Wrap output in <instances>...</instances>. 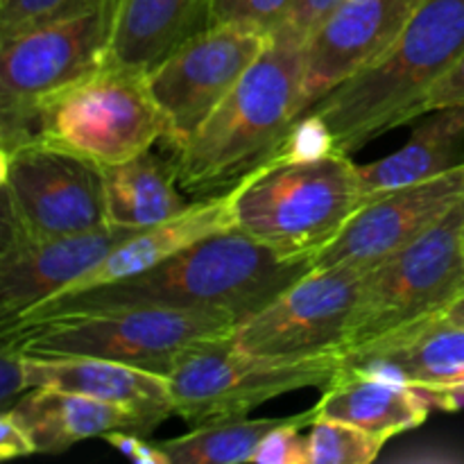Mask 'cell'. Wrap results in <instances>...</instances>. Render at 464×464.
Masks as SVG:
<instances>
[{
  "label": "cell",
  "mask_w": 464,
  "mask_h": 464,
  "mask_svg": "<svg viewBox=\"0 0 464 464\" xmlns=\"http://www.w3.org/2000/svg\"><path fill=\"white\" fill-rule=\"evenodd\" d=\"M306 272H311V263L284 261L266 245L231 227L195 240L140 275L57 295L3 326V331L54 317L122 308H211L245 320Z\"/></svg>",
  "instance_id": "cell-1"
},
{
  "label": "cell",
  "mask_w": 464,
  "mask_h": 464,
  "mask_svg": "<svg viewBox=\"0 0 464 464\" xmlns=\"http://www.w3.org/2000/svg\"><path fill=\"white\" fill-rule=\"evenodd\" d=\"M304 44L293 27H279L208 121L170 150L181 190L220 198L281 152L302 113Z\"/></svg>",
  "instance_id": "cell-2"
},
{
  "label": "cell",
  "mask_w": 464,
  "mask_h": 464,
  "mask_svg": "<svg viewBox=\"0 0 464 464\" xmlns=\"http://www.w3.org/2000/svg\"><path fill=\"white\" fill-rule=\"evenodd\" d=\"M464 54V0H421L394 44L306 113L331 134L335 152L352 157L426 113L430 86ZM304 113V116H306Z\"/></svg>",
  "instance_id": "cell-3"
},
{
  "label": "cell",
  "mask_w": 464,
  "mask_h": 464,
  "mask_svg": "<svg viewBox=\"0 0 464 464\" xmlns=\"http://www.w3.org/2000/svg\"><path fill=\"white\" fill-rule=\"evenodd\" d=\"M234 227L284 261L311 263L362 204L349 154L279 152L229 193Z\"/></svg>",
  "instance_id": "cell-4"
},
{
  "label": "cell",
  "mask_w": 464,
  "mask_h": 464,
  "mask_svg": "<svg viewBox=\"0 0 464 464\" xmlns=\"http://www.w3.org/2000/svg\"><path fill=\"white\" fill-rule=\"evenodd\" d=\"M238 317L211 308H122L3 331L25 356H86L170 376L188 349L225 338Z\"/></svg>",
  "instance_id": "cell-5"
},
{
  "label": "cell",
  "mask_w": 464,
  "mask_h": 464,
  "mask_svg": "<svg viewBox=\"0 0 464 464\" xmlns=\"http://www.w3.org/2000/svg\"><path fill=\"white\" fill-rule=\"evenodd\" d=\"M30 139L109 168L166 139V118L154 102L148 71L104 59L36 107L25 140Z\"/></svg>",
  "instance_id": "cell-6"
},
{
  "label": "cell",
  "mask_w": 464,
  "mask_h": 464,
  "mask_svg": "<svg viewBox=\"0 0 464 464\" xmlns=\"http://www.w3.org/2000/svg\"><path fill=\"white\" fill-rule=\"evenodd\" d=\"M464 295V199L421 238L365 270L340 356L433 322Z\"/></svg>",
  "instance_id": "cell-7"
},
{
  "label": "cell",
  "mask_w": 464,
  "mask_h": 464,
  "mask_svg": "<svg viewBox=\"0 0 464 464\" xmlns=\"http://www.w3.org/2000/svg\"><path fill=\"white\" fill-rule=\"evenodd\" d=\"M343 365V356L276 358L245 352L227 334L188 349L168 381L175 415L202 426L245 417L252 408L285 392L324 388Z\"/></svg>",
  "instance_id": "cell-8"
},
{
  "label": "cell",
  "mask_w": 464,
  "mask_h": 464,
  "mask_svg": "<svg viewBox=\"0 0 464 464\" xmlns=\"http://www.w3.org/2000/svg\"><path fill=\"white\" fill-rule=\"evenodd\" d=\"M111 12L107 0L62 14L0 39V143L27 139L36 107L98 68L107 57Z\"/></svg>",
  "instance_id": "cell-9"
},
{
  "label": "cell",
  "mask_w": 464,
  "mask_h": 464,
  "mask_svg": "<svg viewBox=\"0 0 464 464\" xmlns=\"http://www.w3.org/2000/svg\"><path fill=\"white\" fill-rule=\"evenodd\" d=\"M109 225L98 163L41 139L3 150V227L53 238Z\"/></svg>",
  "instance_id": "cell-10"
},
{
  "label": "cell",
  "mask_w": 464,
  "mask_h": 464,
  "mask_svg": "<svg viewBox=\"0 0 464 464\" xmlns=\"http://www.w3.org/2000/svg\"><path fill=\"white\" fill-rule=\"evenodd\" d=\"M267 39L263 32L227 21L190 36L150 68L148 84L166 118L168 148L190 140L261 57Z\"/></svg>",
  "instance_id": "cell-11"
},
{
  "label": "cell",
  "mask_w": 464,
  "mask_h": 464,
  "mask_svg": "<svg viewBox=\"0 0 464 464\" xmlns=\"http://www.w3.org/2000/svg\"><path fill=\"white\" fill-rule=\"evenodd\" d=\"M362 275L358 266L311 267L270 304L240 320L229 340L263 356H340Z\"/></svg>",
  "instance_id": "cell-12"
},
{
  "label": "cell",
  "mask_w": 464,
  "mask_h": 464,
  "mask_svg": "<svg viewBox=\"0 0 464 464\" xmlns=\"http://www.w3.org/2000/svg\"><path fill=\"white\" fill-rule=\"evenodd\" d=\"M464 199V163L429 181L367 198L338 236L311 261L313 270L376 263L401 252L433 229Z\"/></svg>",
  "instance_id": "cell-13"
},
{
  "label": "cell",
  "mask_w": 464,
  "mask_h": 464,
  "mask_svg": "<svg viewBox=\"0 0 464 464\" xmlns=\"http://www.w3.org/2000/svg\"><path fill=\"white\" fill-rule=\"evenodd\" d=\"M140 229L109 225L98 231L34 238L3 227L0 247V320L12 324L39 304L66 293L118 245Z\"/></svg>",
  "instance_id": "cell-14"
},
{
  "label": "cell",
  "mask_w": 464,
  "mask_h": 464,
  "mask_svg": "<svg viewBox=\"0 0 464 464\" xmlns=\"http://www.w3.org/2000/svg\"><path fill=\"white\" fill-rule=\"evenodd\" d=\"M421 0H343L304 44L299 118L394 44Z\"/></svg>",
  "instance_id": "cell-15"
},
{
  "label": "cell",
  "mask_w": 464,
  "mask_h": 464,
  "mask_svg": "<svg viewBox=\"0 0 464 464\" xmlns=\"http://www.w3.org/2000/svg\"><path fill=\"white\" fill-rule=\"evenodd\" d=\"M30 388H59L113 403L139 417L148 430L175 415L168 376L86 356H27Z\"/></svg>",
  "instance_id": "cell-16"
},
{
  "label": "cell",
  "mask_w": 464,
  "mask_h": 464,
  "mask_svg": "<svg viewBox=\"0 0 464 464\" xmlns=\"http://www.w3.org/2000/svg\"><path fill=\"white\" fill-rule=\"evenodd\" d=\"M430 408L429 399L403 381L343 365L313 411L315 420L347 421L388 442L424 424Z\"/></svg>",
  "instance_id": "cell-17"
},
{
  "label": "cell",
  "mask_w": 464,
  "mask_h": 464,
  "mask_svg": "<svg viewBox=\"0 0 464 464\" xmlns=\"http://www.w3.org/2000/svg\"><path fill=\"white\" fill-rule=\"evenodd\" d=\"M344 365L392 376L426 399L464 379V329L433 320L343 356Z\"/></svg>",
  "instance_id": "cell-18"
},
{
  "label": "cell",
  "mask_w": 464,
  "mask_h": 464,
  "mask_svg": "<svg viewBox=\"0 0 464 464\" xmlns=\"http://www.w3.org/2000/svg\"><path fill=\"white\" fill-rule=\"evenodd\" d=\"M213 0H121L107 62L150 71L190 36L211 27Z\"/></svg>",
  "instance_id": "cell-19"
},
{
  "label": "cell",
  "mask_w": 464,
  "mask_h": 464,
  "mask_svg": "<svg viewBox=\"0 0 464 464\" xmlns=\"http://www.w3.org/2000/svg\"><path fill=\"white\" fill-rule=\"evenodd\" d=\"M27 430L36 453H62L75 442L104 438L111 430L150 433L131 412L59 388H32L9 408Z\"/></svg>",
  "instance_id": "cell-20"
},
{
  "label": "cell",
  "mask_w": 464,
  "mask_h": 464,
  "mask_svg": "<svg viewBox=\"0 0 464 464\" xmlns=\"http://www.w3.org/2000/svg\"><path fill=\"white\" fill-rule=\"evenodd\" d=\"M231 227H234V216H231L229 193L220 195V198L195 199L188 211H184L181 216L172 218L163 225L140 229L130 240L118 245L107 258H102L93 270L77 279L66 293L95 288V285L113 284V281L140 275L161 263L163 258L193 245L195 240L231 229Z\"/></svg>",
  "instance_id": "cell-21"
},
{
  "label": "cell",
  "mask_w": 464,
  "mask_h": 464,
  "mask_svg": "<svg viewBox=\"0 0 464 464\" xmlns=\"http://www.w3.org/2000/svg\"><path fill=\"white\" fill-rule=\"evenodd\" d=\"M401 150L358 166L362 202L374 195L429 181L464 163V107L429 111Z\"/></svg>",
  "instance_id": "cell-22"
},
{
  "label": "cell",
  "mask_w": 464,
  "mask_h": 464,
  "mask_svg": "<svg viewBox=\"0 0 464 464\" xmlns=\"http://www.w3.org/2000/svg\"><path fill=\"white\" fill-rule=\"evenodd\" d=\"M104 195L111 225L148 229L188 211L170 157L152 150L104 168Z\"/></svg>",
  "instance_id": "cell-23"
},
{
  "label": "cell",
  "mask_w": 464,
  "mask_h": 464,
  "mask_svg": "<svg viewBox=\"0 0 464 464\" xmlns=\"http://www.w3.org/2000/svg\"><path fill=\"white\" fill-rule=\"evenodd\" d=\"M284 420H247V417H231V420L208 421L195 426L190 433L181 438L159 442L166 451L170 464H240L252 462L263 440L281 426Z\"/></svg>",
  "instance_id": "cell-24"
},
{
  "label": "cell",
  "mask_w": 464,
  "mask_h": 464,
  "mask_svg": "<svg viewBox=\"0 0 464 464\" xmlns=\"http://www.w3.org/2000/svg\"><path fill=\"white\" fill-rule=\"evenodd\" d=\"M383 440L338 420H315L308 435L311 464H370L383 449Z\"/></svg>",
  "instance_id": "cell-25"
},
{
  "label": "cell",
  "mask_w": 464,
  "mask_h": 464,
  "mask_svg": "<svg viewBox=\"0 0 464 464\" xmlns=\"http://www.w3.org/2000/svg\"><path fill=\"white\" fill-rule=\"evenodd\" d=\"M315 421V411L304 415L288 417L281 426H276L270 435L261 442L258 451L254 453L256 464H311L308 456V435L304 438L302 429Z\"/></svg>",
  "instance_id": "cell-26"
},
{
  "label": "cell",
  "mask_w": 464,
  "mask_h": 464,
  "mask_svg": "<svg viewBox=\"0 0 464 464\" xmlns=\"http://www.w3.org/2000/svg\"><path fill=\"white\" fill-rule=\"evenodd\" d=\"M102 0H0V39Z\"/></svg>",
  "instance_id": "cell-27"
},
{
  "label": "cell",
  "mask_w": 464,
  "mask_h": 464,
  "mask_svg": "<svg viewBox=\"0 0 464 464\" xmlns=\"http://www.w3.org/2000/svg\"><path fill=\"white\" fill-rule=\"evenodd\" d=\"M295 5L297 0H238L229 21L270 36L288 23Z\"/></svg>",
  "instance_id": "cell-28"
},
{
  "label": "cell",
  "mask_w": 464,
  "mask_h": 464,
  "mask_svg": "<svg viewBox=\"0 0 464 464\" xmlns=\"http://www.w3.org/2000/svg\"><path fill=\"white\" fill-rule=\"evenodd\" d=\"M30 388L27 374V356L12 343H3L0 352V401L3 412H7Z\"/></svg>",
  "instance_id": "cell-29"
},
{
  "label": "cell",
  "mask_w": 464,
  "mask_h": 464,
  "mask_svg": "<svg viewBox=\"0 0 464 464\" xmlns=\"http://www.w3.org/2000/svg\"><path fill=\"white\" fill-rule=\"evenodd\" d=\"M424 107L426 113L442 107H464V54L430 86Z\"/></svg>",
  "instance_id": "cell-30"
},
{
  "label": "cell",
  "mask_w": 464,
  "mask_h": 464,
  "mask_svg": "<svg viewBox=\"0 0 464 464\" xmlns=\"http://www.w3.org/2000/svg\"><path fill=\"white\" fill-rule=\"evenodd\" d=\"M109 444L113 449H118L121 453H125L127 458H131L134 462L140 464H170L166 451L161 449V444H148L140 438H136L130 430H111V433L104 435Z\"/></svg>",
  "instance_id": "cell-31"
},
{
  "label": "cell",
  "mask_w": 464,
  "mask_h": 464,
  "mask_svg": "<svg viewBox=\"0 0 464 464\" xmlns=\"http://www.w3.org/2000/svg\"><path fill=\"white\" fill-rule=\"evenodd\" d=\"M343 0H297L293 14H290L288 23L285 25L293 27L297 34H302L304 39H308L313 30L334 12Z\"/></svg>",
  "instance_id": "cell-32"
},
{
  "label": "cell",
  "mask_w": 464,
  "mask_h": 464,
  "mask_svg": "<svg viewBox=\"0 0 464 464\" xmlns=\"http://www.w3.org/2000/svg\"><path fill=\"white\" fill-rule=\"evenodd\" d=\"M30 453H36V449L27 430L14 420L12 412H3V420H0V458L9 460V458L30 456Z\"/></svg>",
  "instance_id": "cell-33"
},
{
  "label": "cell",
  "mask_w": 464,
  "mask_h": 464,
  "mask_svg": "<svg viewBox=\"0 0 464 464\" xmlns=\"http://www.w3.org/2000/svg\"><path fill=\"white\" fill-rule=\"evenodd\" d=\"M438 320L444 322V324H449V326H460V329H464V295L458 299V302H453L451 306H449L447 311L438 317Z\"/></svg>",
  "instance_id": "cell-34"
},
{
  "label": "cell",
  "mask_w": 464,
  "mask_h": 464,
  "mask_svg": "<svg viewBox=\"0 0 464 464\" xmlns=\"http://www.w3.org/2000/svg\"><path fill=\"white\" fill-rule=\"evenodd\" d=\"M236 3L238 0H213V12H211V25H220V23H227L234 14Z\"/></svg>",
  "instance_id": "cell-35"
},
{
  "label": "cell",
  "mask_w": 464,
  "mask_h": 464,
  "mask_svg": "<svg viewBox=\"0 0 464 464\" xmlns=\"http://www.w3.org/2000/svg\"><path fill=\"white\" fill-rule=\"evenodd\" d=\"M118 3H121V0H107V7H109V12H111V21H113V12H116Z\"/></svg>",
  "instance_id": "cell-36"
}]
</instances>
